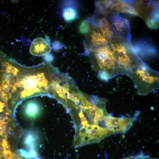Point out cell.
Listing matches in <instances>:
<instances>
[{
    "label": "cell",
    "mask_w": 159,
    "mask_h": 159,
    "mask_svg": "<svg viewBox=\"0 0 159 159\" xmlns=\"http://www.w3.org/2000/svg\"><path fill=\"white\" fill-rule=\"evenodd\" d=\"M52 47L54 51H57L62 48L63 47V45L59 41H55L52 43Z\"/></svg>",
    "instance_id": "obj_17"
},
{
    "label": "cell",
    "mask_w": 159,
    "mask_h": 159,
    "mask_svg": "<svg viewBox=\"0 0 159 159\" xmlns=\"http://www.w3.org/2000/svg\"><path fill=\"white\" fill-rule=\"evenodd\" d=\"M88 56L92 68L101 80L107 82L121 74L116 58L108 44L85 52Z\"/></svg>",
    "instance_id": "obj_1"
},
{
    "label": "cell",
    "mask_w": 159,
    "mask_h": 159,
    "mask_svg": "<svg viewBox=\"0 0 159 159\" xmlns=\"http://www.w3.org/2000/svg\"><path fill=\"white\" fill-rule=\"evenodd\" d=\"M135 8L140 17L150 29H157L159 26L158 1L153 0L127 1Z\"/></svg>",
    "instance_id": "obj_5"
},
{
    "label": "cell",
    "mask_w": 159,
    "mask_h": 159,
    "mask_svg": "<svg viewBox=\"0 0 159 159\" xmlns=\"http://www.w3.org/2000/svg\"><path fill=\"white\" fill-rule=\"evenodd\" d=\"M130 78L140 95H146L159 87L158 73L143 62L134 71Z\"/></svg>",
    "instance_id": "obj_3"
},
{
    "label": "cell",
    "mask_w": 159,
    "mask_h": 159,
    "mask_svg": "<svg viewBox=\"0 0 159 159\" xmlns=\"http://www.w3.org/2000/svg\"><path fill=\"white\" fill-rule=\"evenodd\" d=\"M122 159H157L155 158H150L148 156L144 155L143 153H140L135 156H132L129 157L123 158Z\"/></svg>",
    "instance_id": "obj_16"
},
{
    "label": "cell",
    "mask_w": 159,
    "mask_h": 159,
    "mask_svg": "<svg viewBox=\"0 0 159 159\" xmlns=\"http://www.w3.org/2000/svg\"><path fill=\"white\" fill-rule=\"evenodd\" d=\"M24 115L27 117L33 119L38 116L41 111V108L39 103L34 100L26 102L23 106Z\"/></svg>",
    "instance_id": "obj_13"
},
{
    "label": "cell",
    "mask_w": 159,
    "mask_h": 159,
    "mask_svg": "<svg viewBox=\"0 0 159 159\" xmlns=\"http://www.w3.org/2000/svg\"><path fill=\"white\" fill-rule=\"evenodd\" d=\"M34 159H42L41 158L39 157H36L35 158H34Z\"/></svg>",
    "instance_id": "obj_24"
},
{
    "label": "cell",
    "mask_w": 159,
    "mask_h": 159,
    "mask_svg": "<svg viewBox=\"0 0 159 159\" xmlns=\"http://www.w3.org/2000/svg\"><path fill=\"white\" fill-rule=\"evenodd\" d=\"M80 91L71 77L67 74L60 73L56 81L52 97L64 107L74 102Z\"/></svg>",
    "instance_id": "obj_4"
},
{
    "label": "cell",
    "mask_w": 159,
    "mask_h": 159,
    "mask_svg": "<svg viewBox=\"0 0 159 159\" xmlns=\"http://www.w3.org/2000/svg\"><path fill=\"white\" fill-rule=\"evenodd\" d=\"M112 29L116 35L129 43H131V35L129 21L115 14L109 18Z\"/></svg>",
    "instance_id": "obj_6"
},
{
    "label": "cell",
    "mask_w": 159,
    "mask_h": 159,
    "mask_svg": "<svg viewBox=\"0 0 159 159\" xmlns=\"http://www.w3.org/2000/svg\"><path fill=\"white\" fill-rule=\"evenodd\" d=\"M133 121L132 118L116 117L109 115L105 119L107 128L113 133L126 132L132 126Z\"/></svg>",
    "instance_id": "obj_7"
},
{
    "label": "cell",
    "mask_w": 159,
    "mask_h": 159,
    "mask_svg": "<svg viewBox=\"0 0 159 159\" xmlns=\"http://www.w3.org/2000/svg\"><path fill=\"white\" fill-rule=\"evenodd\" d=\"M89 19L92 25L98 29L108 40L115 34L110 21L105 16L94 15Z\"/></svg>",
    "instance_id": "obj_9"
},
{
    "label": "cell",
    "mask_w": 159,
    "mask_h": 159,
    "mask_svg": "<svg viewBox=\"0 0 159 159\" xmlns=\"http://www.w3.org/2000/svg\"><path fill=\"white\" fill-rule=\"evenodd\" d=\"M108 43L107 39L98 29L92 25L90 31L86 34L84 39L85 52L108 44Z\"/></svg>",
    "instance_id": "obj_8"
},
{
    "label": "cell",
    "mask_w": 159,
    "mask_h": 159,
    "mask_svg": "<svg viewBox=\"0 0 159 159\" xmlns=\"http://www.w3.org/2000/svg\"><path fill=\"white\" fill-rule=\"evenodd\" d=\"M15 153L10 151H3L2 155L5 159H10L14 157Z\"/></svg>",
    "instance_id": "obj_19"
},
{
    "label": "cell",
    "mask_w": 159,
    "mask_h": 159,
    "mask_svg": "<svg viewBox=\"0 0 159 159\" xmlns=\"http://www.w3.org/2000/svg\"><path fill=\"white\" fill-rule=\"evenodd\" d=\"M28 153L30 158H34L37 157L38 154L36 150H29Z\"/></svg>",
    "instance_id": "obj_22"
},
{
    "label": "cell",
    "mask_w": 159,
    "mask_h": 159,
    "mask_svg": "<svg viewBox=\"0 0 159 159\" xmlns=\"http://www.w3.org/2000/svg\"><path fill=\"white\" fill-rule=\"evenodd\" d=\"M134 8L132 5L126 1L112 0L109 7V14L112 12L119 13H125L132 14L133 12Z\"/></svg>",
    "instance_id": "obj_12"
},
{
    "label": "cell",
    "mask_w": 159,
    "mask_h": 159,
    "mask_svg": "<svg viewBox=\"0 0 159 159\" xmlns=\"http://www.w3.org/2000/svg\"><path fill=\"white\" fill-rule=\"evenodd\" d=\"M44 58L46 62L48 63L52 62L54 58L53 55L50 53H49L45 55Z\"/></svg>",
    "instance_id": "obj_20"
},
{
    "label": "cell",
    "mask_w": 159,
    "mask_h": 159,
    "mask_svg": "<svg viewBox=\"0 0 159 159\" xmlns=\"http://www.w3.org/2000/svg\"><path fill=\"white\" fill-rule=\"evenodd\" d=\"M1 144L3 148V151H10V147L8 144V142L6 138L3 140Z\"/></svg>",
    "instance_id": "obj_18"
},
{
    "label": "cell",
    "mask_w": 159,
    "mask_h": 159,
    "mask_svg": "<svg viewBox=\"0 0 159 159\" xmlns=\"http://www.w3.org/2000/svg\"><path fill=\"white\" fill-rule=\"evenodd\" d=\"M34 134L32 132L26 134L24 139V143L27 148L32 144L35 143Z\"/></svg>",
    "instance_id": "obj_15"
},
{
    "label": "cell",
    "mask_w": 159,
    "mask_h": 159,
    "mask_svg": "<svg viewBox=\"0 0 159 159\" xmlns=\"http://www.w3.org/2000/svg\"><path fill=\"white\" fill-rule=\"evenodd\" d=\"M51 48L48 42L42 37L34 39L31 45L29 52L36 56L45 55L50 53Z\"/></svg>",
    "instance_id": "obj_10"
},
{
    "label": "cell",
    "mask_w": 159,
    "mask_h": 159,
    "mask_svg": "<svg viewBox=\"0 0 159 159\" xmlns=\"http://www.w3.org/2000/svg\"><path fill=\"white\" fill-rule=\"evenodd\" d=\"M62 15L64 20L68 22H72L78 17L77 5L71 1H65L62 6Z\"/></svg>",
    "instance_id": "obj_11"
},
{
    "label": "cell",
    "mask_w": 159,
    "mask_h": 159,
    "mask_svg": "<svg viewBox=\"0 0 159 159\" xmlns=\"http://www.w3.org/2000/svg\"><path fill=\"white\" fill-rule=\"evenodd\" d=\"M20 155L22 157L26 159L30 158L28 153L23 149H20L19 150Z\"/></svg>",
    "instance_id": "obj_21"
},
{
    "label": "cell",
    "mask_w": 159,
    "mask_h": 159,
    "mask_svg": "<svg viewBox=\"0 0 159 159\" xmlns=\"http://www.w3.org/2000/svg\"><path fill=\"white\" fill-rule=\"evenodd\" d=\"M10 159H22L21 158H20L19 156L17 155H16L15 153L14 157L10 158Z\"/></svg>",
    "instance_id": "obj_23"
},
{
    "label": "cell",
    "mask_w": 159,
    "mask_h": 159,
    "mask_svg": "<svg viewBox=\"0 0 159 159\" xmlns=\"http://www.w3.org/2000/svg\"><path fill=\"white\" fill-rule=\"evenodd\" d=\"M121 74L131 78L134 71L143 61L129 43L115 34L109 40Z\"/></svg>",
    "instance_id": "obj_2"
},
{
    "label": "cell",
    "mask_w": 159,
    "mask_h": 159,
    "mask_svg": "<svg viewBox=\"0 0 159 159\" xmlns=\"http://www.w3.org/2000/svg\"><path fill=\"white\" fill-rule=\"evenodd\" d=\"M92 27L89 19L84 20L80 23L79 30L82 34H87L90 31Z\"/></svg>",
    "instance_id": "obj_14"
}]
</instances>
